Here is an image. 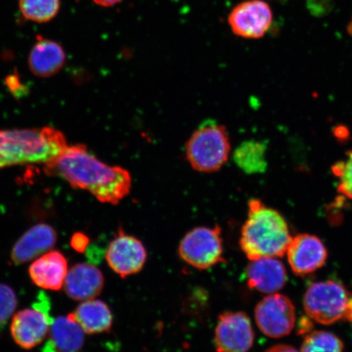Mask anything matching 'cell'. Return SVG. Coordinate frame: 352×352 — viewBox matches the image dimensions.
<instances>
[{"label":"cell","instance_id":"obj_1","mask_svg":"<svg viewBox=\"0 0 352 352\" xmlns=\"http://www.w3.org/2000/svg\"><path fill=\"white\" fill-rule=\"evenodd\" d=\"M43 169L47 175L57 176L74 188L89 192L102 204L117 205L131 189L129 170L104 164L82 144H68Z\"/></svg>","mask_w":352,"mask_h":352},{"label":"cell","instance_id":"obj_2","mask_svg":"<svg viewBox=\"0 0 352 352\" xmlns=\"http://www.w3.org/2000/svg\"><path fill=\"white\" fill-rule=\"evenodd\" d=\"M292 240L288 224L278 211L255 198L249 201L240 245L250 261L263 257H283Z\"/></svg>","mask_w":352,"mask_h":352},{"label":"cell","instance_id":"obj_3","mask_svg":"<svg viewBox=\"0 0 352 352\" xmlns=\"http://www.w3.org/2000/svg\"><path fill=\"white\" fill-rule=\"evenodd\" d=\"M67 145L63 132L52 126L0 130V169L28 164L45 165Z\"/></svg>","mask_w":352,"mask_h":352},{"label":"cell","instance_id":"obj_4","mask_svg":"<svg viewBox=\"0 0 352 352\" xmlns=\"http://www.w3.org/2000/svg\"><path fill=\"white\" fill-rule=\"evenodd\" d=\"M230 153L226 127L212 120L202 122L186 144V160L198 173H217L227 164Z\"/></svg>","mask_w":352,"mask_h":352},{"label":"cell","instance_id":"obj_5","mask_svg":"<svg viewBox=\"0 0 352 352\" xmlns=\"http://www.w3.org/2000/svg\"><path fill=\"white\" fill-rule=\"evenodd\" d=\"M351 294L338 281L328 280L311 284L303 298L306 314L316 322L331 324L344 320Z\"/></svg>","mask_w":352,"mask_h":352},{"label":"cell","instance_id":"obj_6","mask_svg":"<svg viewBox=\"0 0 352 352\" xmlns=\"http://www.w3.org/2000/svg\"><path fill=\"white\" fill-rule=\"evenodd\" d=\"M179 254L184 262L200 270L226 262L221 228L217 224L193 228L180 242Z\"/></svg>","mask_w":352,"mask_h":352},{"label":"cell","instance_id":"obj_7","mask_svg":"<svg viewBox=\"0 0 352 352\" xmlns=\"http://www.w3.org/2000/svg\"><path fill=\"white\" fill-rule=\"evenodd\" d=\"M254 316L261 332L274 338L288 336L296 320V307L289 298L280 294H272L259 302Z\"/></svg>","mask_w":352,"mask_h":352},{"label":"cell","instance_id":"obj_8","mask_svg":"<svg viewBox=\"0 0 352 352\" xmlns=\"http://www.w3.org/2000/svg\"><path fill=\"white\" fill-rule=\"evenodd\" d=\"M274 21V13L263 0H245L234 8L228 15V22L236 36L257 39L265 35Z\"/></svg>","mask_w":352,"mask_h":352},{"label":"cell","instance_id":"obj_9","mask_svg":"<svg viewBox=\"0 0 352 352\" xmlns=\"http://www.w3.org/2000/svg\"><path fill=\"white\" fill-rule=\"evenodd\" d=\"M254 340L252 324L244 312L227 311L219 315L214 333L217 352H246Z\"/></svg>","mask_w":352,"mask_h":352},{"label":"cell","instance_id":"obj_10","mask_svg":"<svg viewBox=\"0 0 352 352\" xmlns=\"http://www.w3.org/2000/svg\"><path fill=\"white\" fill-rule=\"evenodd\" d=\"M105 259L116 274L126 278L143 270L147 252L142 241L120 230L108 246Z\"/></svg>","mask_w":352,"mask_h":352},{"label":"cell","instance_id":"obj_11","mask_svg":"<svg viewBox=\"0 0 352 352\" xmlns=\"http://www.w3.org/2000/svg\"><path fill=\"white\" fill-rule=\"evenodd\" d=\"M290 267L297 276L314 274L324 265L328 252L319 237L298 234L292 239L287 249Z\"/></svg>","mask_w":352,"mask_h":352},{"label":"cell","instance_id":"obj_12","mask_svg":"<svg viewBox=\"0 0 352 352\" xmlns=\"http://www.w3.org/2000/svg\"><path fill=\"white\" fill-rule=\"evenodd\" d=\"M54 320L34 308H26L13 316L11 336L22 349H32L44 340Z\"/></svg>","mask_w":352,"mask_h":352},{"label":"cell","instance_id":"obj_13","mask_svg":"<svg viewBox=\"0 0 352 352\" xmlns=\"http://www.w3.org/2000/svg\"><path fill=\"white\" fill-rule=\"evenodd\" d=\"M57 232L50 224L38 223L26 231L16 241L10 257L16 265L33 261L54 248Z\"/></svg>","mask_w":352,"mask_h":352},{"label":"cell","instance_id":"obj_14","mask_svg":"<svg viewBox=\"0 0 352 352\" xmlns=\"http://www.w3.org/2000/svg\"><path fill=\"white\" fill-rule=\"evenodd\" d=\"M104 283L102 272L98 267L89 263H78L68 271L63 287L69 298L86 301L99 296Z\"/></svg>","mask_w":352,"mask_h":352},{"label":"cell","instance_id":"obj_15","mask_svg":"<svg viewBox=\"0 0 352 352\" xmlns=\"http://www.w3.org/2000/svg\"><path fill=\"white\" fill-rule=\"evenodd\" d=\"M68 262L58 250H50L34 261L29 267V275L38 287L60 290L68 274Z\"/></svg>","mask_w":352,"mask_h":352},{"label":"cell","instance_id":"obj_16","mask_svg":"<svg viewBox=\"0 0 352 352\" xmlns=\"http://www.w3.org/2000/svg\"><path fill=\"white\" fill-rule=\"evenodd\" d=\"M250 288L259 292L274 294L287 281L283 263L275 257H263L252 261L246 270Z\"/></svg>","mask_w":352,"mask_h":352},{"label":"cell","instance_id":"obj_17","mask_svg":"<svg viewBox=\"0 0 352 352\" xmlns=\"http://www.w3.org/2000/svg\"><path fill=\"white\" fill-rule=\"evenodd\" d=\"M65 60V52L60 43L39 35L30 52L28 66L34 76L50 78L60 72Z\"/></svg>","mask_w":352,"mask_h":352},{"label":"cell","instance_id":"obj_18","mask_svg":"<svg viewBox=\"0 0 352 352\" xmlns=\"http://www.w3.org/2000/svg\"><path fill=\"white\" fill-rule=\"evenodd\" d=\"M72 314L86 333H102L112 328V312L102 301L94 298L83 301Z\"/></svg>","mask_w":352,"mask_h":352},{"label":"cell","instance_id":"obj_19","mask_svg":"<svg viewBox=\"0 0 352 352\" xmlns=\"http://www.w3.org/2000/svg\"><path fill=\"white\" fill-rule=\"evenodd\" d=\"M50 342L56 352H79L85 342V332L72 314L59 316L51 324Z\"/></svg>","mask_w":352,"mask_h":352},{"label":"cell","instance_id":"obj_20","mask_svg":"<svg viewBox=\"0 0 352 352\" xmlns=\"http://www.w3.org/2000/svg\"><path fill=\"white\" fill-rule=\"evenodd\" d=\"M267 145L258 140L242 142L233 153L239 168L249 175L263 173L267 168Z\"/></svg>","mask_w":352,"mask_h":352},{"label":"cell","instance_id":"obj_21","mask_svg":"<svg viewBox=\"0 0 352 352\" xmlns=\"http://www.w3.org/2000/svg\"><path fill=\"white\" fill-rule=\"evenodd\" d=\"M60 0H19V8L25 19L45 23L58 14Z\"/></svg>","mask_w":352,"mask_h":352},{"label":"cell","instance_id":"obj_22","mask_svg":"<svg viewBox=\"0 0 352 352\" xmlns=\"http://www.w3.org/2000/svg\"><path fill=\"white\" fill-rule=\"evenodd\" d=\"M344 345L336 334L327 331H312L302 342L301 352H343Z\"/></svg>","mask_w":352,"mask_h":352},{"label":"cell","instance_id":"obj_23","mask_svg":"<svg viewBox=\"0 0 352 352\" xmlns=\"http://www.w3.org/2000/svg\"><path fill=\"white\" fill-rule=\"evenodd\" d=\"M332 171L338 179V192L352 200V151L346 153L344 160L333 166Z\"/></svg>","mask_w":352,"mask_h":352},{"label":"cell","instance_id":"obj_24","mask_svg":"<svg viewBox=\"0 0 352 352\" xmlns=\"http://www.w3.org/2000/svg\"><path fill=\"white\" fill-rule=\"evenodd\" d=\"M17 307L14 290L10 285L0 283V329L12 318Z\"/></svg>","mask_w":352,"mask_h":352},{"label":"cell","instance_id":"obj_25","mask_svg":"<svg viewBox=\"0 0 352 352\" xmlns=\"http://www.w3.org/2000/svg\"><path fill=\"white\" fill-rule=\"evenodd\" d=\"M89 241V239L85 233L78 232L74 233L70 239V245L77 252L83 253L87 249Z\"/></svg>","mask_w":352,"mask_h":352},{"label":"cell","instance_id":"obj_26","mask_svg":"<svg viewBox=\"0 0 352 352\" xmlns=\"http://www.w3.org/2000/svg\"><path fill=\"white\" fill-rule=\"evenodd\" d=\"M33 308L41 311L42 314L47 316L48 318L52 320L50 315V299H47L46 296H44V294H39L37 301L34 303Z\"/></svg>","mask_w":352,"mask_h":352},{"label":"cell","instance_id":"obj_27","mask_svg":"<svg viewBox=\"0 0 352 352\" xmlns=\"http://www.w3.org/2000/svg\"><path fill=\"white\" fill-rule=\"evenodd\" d=\"M266 352H298L294 347L288 345H277L271 347V349L266 351Z\"/></svg>","mask_w":352,"mask_h":352},{"label":"cell","instance_id":"obj_28","mask_svg":"<svg viewBox=\"0 0 352 352\" xmlns=\"http://www.w3.org/2000/svg\"><path fill=\"white\" fill-rule=\"evenodd\" d=\"M96 4L101 7H113L120 3L122 0H92Z\"/></svg>","mask_w":352,"mask_h":352}]
</instances>
